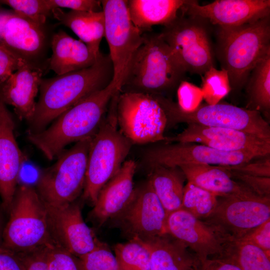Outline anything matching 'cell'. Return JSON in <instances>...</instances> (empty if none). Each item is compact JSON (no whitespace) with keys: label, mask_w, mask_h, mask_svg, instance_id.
Instances as JSON below:
<instances>
[{"label":"cell","mask_w":270,"mask_h":270,"mask_svg":"<svg viewBox=\"0 0 270 270\" xmlns=\"http://www.w3.org/2000/svg\"><path fill=\"white\" fill-rule=\"evenodd\" d=\"M113 67L109 54L102 53L92 66L41 80L35 112L28 132L36 133L80 101L112 82Z\"/></svg>","instance_id":"1"},{"label":"cell","mask_w":270,"mask_h":270,"mask_svg":"<svg viewBox=\"0 0 270 270\" xmlns=\"http://www.w3.org/2000/svg\"><path fill=\"white\" fill-rule=\"evenodd\" d=\"M120 92L111 82L64 112L49 127L38 132H28V139L48 160H52L66 146L95 134L112 98Z\"/></svg>","instance_id":"2"},{"label":"cell","mask_w":270,"mask_h":270,"mask_svg":"<svg viewBox=\"0 0 270 270\" xmlns=\"http://www.w3.org/2000/svg\"><path fill=\"white\" fill-rule=\"evenodd\" d=\"M216 53L228 74L231 91L246 86L252 70L270 54V16L236 26H218Z\"/></svg>","instance_id":"3"},{"label":"cell","mask_w":270,"mask_h":270,"mask_svg":"<svg viewBox=\"0 0 270 270\" xmlns=\"http://www.w3.org/2000/svg\"><path fill=\"white\" fill-rule=\"evenodd\" d=\"M120 92L162 95L176 89L186 72L160 34H143Z\"/></svg>","instance_id":"4"},{"label":"cell","mask_w":270,"mask_h":270,"mask_svg":"<svg viewBox=\"0 0 270 270\" xmlns=\"http://www.w3.org/2000/svg\"><path fill=\"white\" fill-rule=\"evenodd\" d=\"M120 93L112 98L90 144L82 197L93 205L101 189L120 169L132 145L118 125L116 106Z\"/></svg>","instance_id":"5"},{"label":"cell","mask_w":270,"mask_h":270,"mask_svg":"<svg viewBox=\"0 0 270 270\" xmlns=\"http://www.w3.org/2000/svg\"><path fill=\"white\" fill-rule=\"evenodd\" d=\"M9 212L1 246L18 253L56 244L50 235L46 204L32 186L17 187Z\"/></svg>","instance_id":"6"},{"label":"cell","mask_w":270,"mask_h":270,"mask_svg":"<svg viewBox=\"0 0 270 270\" xmlns=\"http://www.w3.org/2000/svg\"><path fill=\"white\" fill-rule=\"evenodd\" d=\"M164 109L168 126L178 123L230 128L270 140V126L258 111L226 103L200 104L192 110L179 108L175 102L162 95L154 96Z\"/></svg>","instance_id":"7"},{"label":"cell","mask_w":270,"mask_h":270,"mask_svg":"<svg viewBox=\"0 0 270 270\" xmlns=\"http://www.w3.org/2000/svg\"><path fill=\"white\" fill-rule=\"evenodd\" d=\"M92 136L74 144L40 174L36 190L44 202L60 206L76 200L82 194Z\"/></svg>","instance_id":"8"},{"label":"cell","mask_w":270,"mask_h":270,"mask_svg":"<svg viewBox=\"0 0 270 270\" xmlns=\"http://www.w3.org/2000/svg\"><path fill=\"white\" fill-rule=\"evenodd\" d=\"M116 117L120 130L132 144L164 142L166 140L167 116L152 95L120 92Z\"/></svg>","instance_id":"9"},{"label":"cell","mask_w":270,"mask_h":270,"mask_svg":"<svg viewBox=\"0 0 270 270\" xmlns=\"http://www.w3.org/2000/svg\"><path fill=\"white\" fill-rule=\"evenodd\" d=\"M204 21L178 14L160 34L186 72L202 76L214 66V52Z\"/></svg>","instance_id":"10"},{"label":"cell","mask_w":270,"mask_h":270,"mask_svg":"<svg viewBox=\"0 0 270 270\" xmlns=\"http://www.w3.org/2000/svg\"><path fill=\"white\" fill-rule=\"evenodd\" d=\"M104 38L113 67L112 82L120 91L132 60L142 44L144 33L132 21L126 0H101Z\"/></svg>","instance_id":"11"},{"label":"cell","mask_w":270,"mask_h":270,"mask_svg":"<svg viewBox=\"0 0 270 270\" xmlns=\"http://www.w3.org/2000/svg\"><path fill=\"white\" fill-rule=\"evenodd\" d=\"M270 219V197H218L212 213L202 220L225 238L240 239Z\"/></svg>","instance_id":"12"},{"label":"cell","mask_w":270,"mask_h":270,"mask_svg":"<svg viewBox=\"0 0 270 270\" xmlns=\"http://www.w3.org/2000/svg\"><path fill=\"white\" fill-rule=\"evenodd\" d=\"M260 157L248 152H228L196 143H164L147 148L144 159L150 166H179L190 164L236 166Z\"/></svg>","instance_id":"13"},{"label":"cell","mask_w":270,"mask_h":270,"mask_svg":"<svg viewBox=\"0 0 270 270\" xmlns=\"http://www.w3.org/2000/svg\"><path fill=\"white\" fill-rule=\"evenodd\" d=\"M167 216L148 180L134 188L128 206L114 219L132 238L144 240L168 234Z\"/></svg>","instance_id":"14"},{"label":"cell","mask_w":270,"mask_h":270,"mask_svg":"<svg viewBox=\"0 0 270 270\" xmlns=\"http://www.w3.org/2000/svg\"><path fill=\"white\" fill-rule=\"evenodd\" d=\"M45 204L50 235L56 244L78 258L96 248L100 240L84 222L78 203Z\"/></svg>","instance_id":"15"},{"label":"cell","mask_w":270,"mask_h":270,"mask_svg":"<svg viewBox=\"0 0 270 270\" xmlns=\"http://www.w3.org/2000/svg\"><path fill=\"white\" fill-rule=\"evenodd\" d=\"M199 143L228 152H248L265 156L270 154V140L237 130L188 124L177 135L166 138V143Z\"/></svg>","instance_id":"16"},{"label":"cell","mask_w":270,"mask_h":270,"mask_svg":"<svg viewBox=\"0 0 270 270\" xmlns=\"http://www.w3.org/2000/svg\"><path fill=\"white\" fill-rule=\"evenodd\" d=\"M182 14L197 17L218 26H236L270 16V0H216L205 5L186 0Z\"/></svg>","instance_id":"17"},{"label":"cell","mask_w":270,"mask_h":270,"mask_svg":"<svg viewBox=\"0 0 270 270\" xmlns=\"http://www.w3.org/2000/svg\"><path fill=\"white\" fill-rule=\"evenodd\" d=\"M166 230L196 255L200 264L222 253L225 238L202 220L182 209L168 215Z\"/></svg>","instance_id":"18"},{"label":"cell","mask_w":270,"mask_h":270,"mask_svg":"<svg viewBox=\"0 0 270 270\" xmlns=\"http://www.w3.org/2000/svg\"><path fill=\"white\" fill-rule=\"evenodd\" d=\"M42 26L14 10L0 8V46L34 64L45 44Z\"/></svg>","instance_id":"19"},{"label":"cell","mask_w":270,"mask_h":270,"mask_svg":"<svg viewBox=\"0 0 270 270\" xmlns=\"http://www.w3.org/2000/svg\"><path fill=\"white\" fill-rule=\"evenodd\" d=\"M43 70L23 61L18 68L0 86V99L12 106L20 120L29 122L36 110L35 98L40 88Z\"/></svg>","instance_id":"20"},{"label":"cell","mask_w":270,"mask_h":270,"mask_svg":"<svg viewBox=\"0 0 270 270\" xmlns=\"http://www.w3.org/2000/svg\"><path fill=\"white\" fill-rule=\"evenodd\" d=\"M136 162L126 160L119 171L100 190L90 217L102 226L119 215L130 202L133 196L134 176Z\"/></svg>","instance_id":"21"},{"label":"cell","mask_w":270,"mask_h":270,"mask_svg":"<svg viewBox=\"0 0 270 270\" xmlns=\"http://www.w3.org/2000/svg\"><path fill=\"white\" fill-rule=\"evenodd\" d=\"M14 128L13 118L8 111L0 126V196L2 208L8 212L24 160L16 140Z\"/></svg>","instance_id":"22"},{"label":"cell","mask_w":270,"mask_h":270,"mask_svg":"<svg viewBox=\"0 0 270 270\" xmlns=\"http://www.w3.org/2000/svg\"><path fill=\"white\" fill-rule=\"evenodd\" d=\"M141 240L149 250L150 270H198L200 263L196 255L171 235Z\"/></svg>","instance_id":"23"},{"label":"cell","mask_w":270,"mask_h":270,"mask_svg":"<svg viewBox=\"0 0 270 270\" xmlns=\"http://www.w3.org/2000/svg\"><path fill=\"white\" fill-rule=\"evenodd\" d=\"M51 46L52 55L48 67L57 75L90 67L102 54H96L81 40L61 30L53 36Z\"/></svg>","instance_id":"24"},{"label":"cell","mask_w":270,"mask_h":270,"mask_svg":"<svg viewBox=\"0 0 270 270\" xmlns=\"http://www.w3.org/2000/svg\"><path fill=\"white\" fill-rule=\"evenodd\" d=\"M178 167L188 182L218 196H258L232 179L222 166L190 164Z\"/></svg>","instance_id":"25"},{"label":"cell","mask_w":270,"mask_h":270,"mask_svg":"<svg viewBox=\"0 0 270 270\" xmlns=\"http://www.w3.org/2000/svg\"><path fill=\"white\" fill-rule=\"evenodd\" d=\"M186 0H128L130 18L143 33L150 32L155 25L166 26L172 23Z\"/></svg>","instance_id":"26"},{"label":"cell","mask_w":270,"mask_h":270,"mask_svg":"<svg viewBox=\"0 0 270 270\" xmlns=\"http://www.w3.org/2000/svg\"><path fill=\"white\" fill-rule=\"evenodd\" d=\"M53 16L60 24L70 28L88 48L96 54L100 50V44L104 37L105 20L102 10L84 12L63 11L56 8L52 10Z\"/></svg>","instance_id":"27"},{"label":"cell","mask_w":270,"mask_h":270,"mask_svg":"<svg viewBox=\"0 0 270 270\" xmlns=\"http://www.w3.org/2000/svg\"><path fill=\"white\" fill-rule=\"evenodd\" d=\"M148 181L162 205L167 215L180 209L186 179L177 166H150Z\"/></svg>","instance_id":"28"},{"label":"cell","mask_w":270,"mask_h":270,"mask_svg":"<svg viewBox=\"0 0 270 270\" xmlns=\"http://www.w3.org/2000/svg\"><path fill=\"white\" fill-rule=\"evenodd\" d=\"M215 258L228 260L242 270H270V256L244 239L225 238L222 253Z\"/></svg>","instance_id":"29"},{"label":"cell","mask_w":270,"mask_h":270,"mask_svg":"<svg viewBox=\"0 0 270 270\" xmlns=\"http://www.w3.org/2000/svg\"><path fill=\"white\" fill-rule=\"evenodd\" d=\"M246 108L266 116L270 111V54L252 70L246 83Z\"/></svg>","instance_id":"30"},{"label":"cell","mask_w":270,"mask_h":270,"mask_svg":"<svg viewBox=\"0 0 270 270\" xmlns=\"http://www.w3.org/2000/svg\"><path fill=\"white\" fill-rule=\"evenodd\" d=\"M114 250L120 270H150L149 250L140 239L131 238L116 244Z\"/></svg>","instance_id":"31"},{"label":"cell","mask_w":270,"mask_h":270,"mask_svg":"<svg viewBox=\"0 0 270 270\" xmlns=\"http://www.w3.org/2000/svg\"><path fill=\"white\" fill-rule=\"evenodd\" d=\"M218 197L212 192L187 182L184 186L180 209L197 218L203 220L214 209Z\"/></svg>","instance_id":"32"},{"label":"cell","mask_w":270,"mask_h":270,"mask_svg":"<svg viewBox=\"0 0 270 270\" xmlns=\"http://www.w3.org/2000/svg\"><path fill=\"white\" fill-rule=\"evenodd\" d=\"M202 91L208 104L218 103L219 100L231 91L228 72L224 69L210 68L201 76Z\"/></svg>","instance_id":"33"},{"label":"cell","mask_w":270,"mask_h":270,"mask_svg":"<svg viewBox=\"0 0 270 270\" xmlns=\"http://www.w3.org/2000/svg\"><path fill=\"white\" fill-rule=\"evenodd\" d=\"M48 270H82L80 258L57 244L42 247Z\"/></svg>","instance_id":"34"},{"label":"cell","mask_w":270,"mask_h":270,"mask_svg":"<svg viewBox=\"0 0 270 270\" xmlns=\"http://www.w3.org/2000/svg\"><path fill=\"white\" fill-rule=\"evenodd\" d=\"M79 258L82 270H120L115 256L100 241L92 251Z\"/></svg>","instance_id":"35"},{"label":"cell","mask_w":270,"mask_h":270,"mask_svg":"<svg viewBox=\"0 0 270 270\" xmlns=\"http://www.w3.org/2000/svg\"><path fill=\"white\" fill-rule=\"evenodd\" d=\"M0 4L9 6L17 14L42 26L52 13L46 0H2Z\"/></svg>","instance_id":"36"},{"label":"cell","mask_w":270,"mask_h":270,"mask_svg":"<svg viewBox=\"0 0 270 270\" xmlns=\"http://www.w3.org/2000/svg\"><path fill=\"white\" fill-rule=\"evenodd\" d=\"M222 166L232 179L256 194L262 197H270V177L247 174L232 170L227 166Z\"/></svg>","instance_id":"37"},{"label":"cell","mask_w":270,"mask_h":270,"mask_svg":"<svg viewBox=\"0 0 270 270\" xmlns=\"http://www.w3.org/2000/svg\"><path fill=\"white\" fill-rule=\"evenodd\" d=\"M178 101V106L185 110H192L200 104L202 90L193 84L182 80L176 88Z\"/></svg>","instance_id":"38"},{"label":"cell","mask_w":270,"mask_h":270,"mask_svg":"<svg viewBox=\"0 0 270 270\" xmlns=\"http://www.w3.org/2000/svg\"><path fill=\"white\" fill-rule=\"evenodd\" d=\"M50 10L68 8L70 10L97 12L102 10L101 0H46Z\"/></svg>","instance_id":"39"},{"label":"cell","mask_w":270,"mask_h":270,"mask_svg":"<svg viewBox=\"0 0 270 270\" xmlns=\"http://www.w3.org/2000/svg\"><path fill=\"white\" fill-rule=\"evenodd\" d=\"M255 158L240 165L227 166L234 170L252 176L270 177V155Z\"/></svg>","instance_id":"40"},{"label":"cell","mask_w":270,"mask_h":270,"mask_svg":"<svg viewBox=\"0 0 270 270\" xmlns=\"http://www.w3.org/2000/svg\"><path fill=\"white\" fill-rule=\"evenodd\" d=\"M240 239H244L254 244L270 256V219Z\"/></svg>","instance_id":"41"},{"label":"cell","mask_w":270,"mask_h":270,"mask_svg":"<svg viewBox=\"0 0 270 270\" xmlns=\"http://www.w3.org/2000/svg\"><path fill=\"white\" fill-rule=\"evenodd\" d=\"M23 61L0 46V86L18 68Z\"/></svg>","instance_id":"42"},{"label":"cell","mask_w":270,"mask_h":270,"mask_svg":"<svg viewBox=\"0 0 270 270\" xmlns=\"http://www.w3.org/2000/svg\"><path fill=\"white\" fill-rule=\"evenodd\" d=\"M42 247L16 253L24 270H48Z\"/></svg>","instance_id":"43"},{"label":"cell","mask_w":270,"mask_h":270,"mask_svg":"<svg viewBox=\"0 0 270 270\" xmlns=\"http://www.w3.org/2000/svg\"><path fill=\"white\" fill-rule=\"evenodd\" d=\"M0 270H24L16 253L0 247Z\"/></svg>","instance_id":"44"},{"label":"cell","mask_w":270,"mask_h":270,"mask_svg":"<svg viewBox=\"0 0 270 270\" xmlns=\"http://www.w3.org/2000/svg\"><path fill=\"white\" fill-rule=\"evenodd\" d=\"M198 270H242L234 264L221 258H212L199 264Z\"/></svg>","instance_id":"45"},{"label":"cell","mask_w":270,"mask_h":270,"mask_svg":"<svg viewBox=\"0 0 270 270\" xmlns=\"http://www.w3.org/2000/svg\"><path fill=\"white\" fill-rule=\"evenodd\" d=\"M8 112V110L6 107L5 104L0 99V126L3 120Z\"/></svg>","instance_id":"46"},{"label":"cell","mask_w":270,"mask_h":270,"mask_svg":"<svg viewBox=\"0 0 270 270\" xmlns=\"http://www.w3.org/2000/svg\"><path fill=\"white\" fill-rule=\"evenodd\" d=\"M5 224L3 214L2 212V208H0V247L2 244V235Z\"/></svg>","instance_id":"47"}]
</instances>
